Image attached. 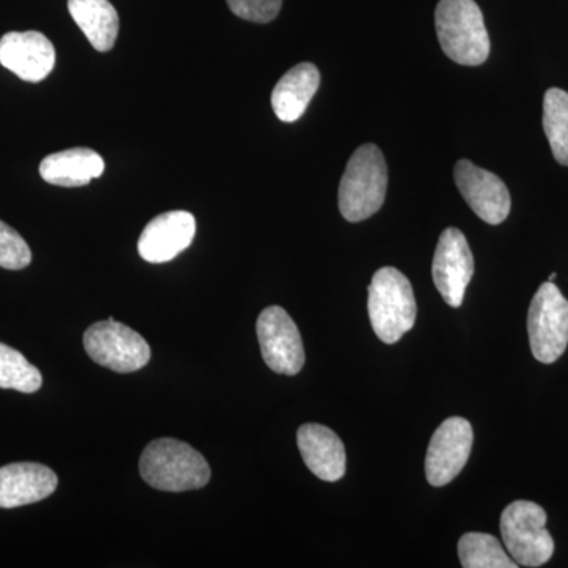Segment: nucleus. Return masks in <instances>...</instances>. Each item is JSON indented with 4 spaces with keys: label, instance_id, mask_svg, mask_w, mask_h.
<instances>
[{
    "label": "nucleus",
    "instance_id": "f3484780",
    "mask_svg": "<svg viewBox=\"0 0 568 568\" xmlns=\"http://www.w3.org/2000/svg\"><path fill=\"white\" fill-rule=\"evenodd\" d=\"M104 171L102 156L92 149L77 148L55 152L40 163V175L51 185L74 189L91 183Z\"/></svg>",
    "mask_w": 568,
    "mask_h": 568
},
{
    "label": "nucleus",
    "instance_id": "b1692460",
    "mask_svg": "<svg viewBox=\"0 0 568 568\" xmlns=\"http://www.w3.org/2000/svg\"><path fill=\"white\" fill-rule=\"evenodd\" d=\"M556 276H558V275H556V274L549 275L548 282H555Z\"/></svg>",
    "mask_w": 568,
    "mask_h": 568
},
{
    "label": "nucleus",
    "instance_id": "dca6fc26",
    "mask_svg": "<svg viewBox=\"0 0 568 568\" xmlns=\"http://www.w3.org/2000/svg\"><path fill=\"white\" fill-rule=\"evenodd\" d=\"M321 74L316 65L304 62L293 67L272 92V108L282 122H295L304 115L306 108L320 89Z\"/></svg>",
    "mask_w": 568,
    "mask_h": 568
},
{
    "label": "nucleus",
    "instance_id": "9b49d317",
    "mask_svg": "<svg viewBox=\"0 0 568 568\" xmlns=\"http://www.w3.org/2000/svg\"><path fill=\"white\" fill-rule=\"evenodd\" d=\"M454 175L459 193L478 219L488 224L506 222L511 209L506 183L469 160H459L455 164Z\"/></svg>",
    "mask_w": 568,
    "mask_h": 568
},
{
    "label": "nucleus",
    "instance_id": "f257e3e1",
    "mask_svg": "<svg viewBox=\"0 0 568 568\" xmlns=\"http://www.w3.org/2000/svg\"><path fill=\"white\" fill-rule=\"evenodd\" d=\"M140 470L145 484L160 491H192L211 480V467L203 455L171 437L153 440L144 448Z\"/></svg>",
    "mask_w": 568,
    "mask_h": 568
},
{
    "label": "nucleus",
    "instance_id": "9d476101",
    "mask_svg": "<svg viewBox=\"0 0 568 568\" xmlns=\"http://www.w3.org/2000/svg\"><path fill=\"white\" fill-rule=\"evenodd\" d=\"M474 256L467 239L457 227H447L437 242L433 260V282L444 301L459 308L474 275Z\"/></svg>",
    "mask_w": 568,
    "mask_h": 568
},
{
    "label": "nucleus",
    "instance_id": "2eb2a0df",
    "mask_svg": "<svg viewBox=\"0 0 568 568\" xmlns=\"http://www.w3.org/2000/svg\"><path fill=\"white\" fill-rule=\"evenodd\" d=\"M298 450L305 465L324 481H338L346 473V450L335 432L324 425L298 428Z\"/></svg>",
    "mask_w": 568,
    "mask_h": 568
},
{
    "label": "nucleus",
    "instance_id": "4be33fe9",
    "mask_svg": "<svg viewBox=\"0 0 568 568\" xmlns=\"http://www.w3.org/2000/svg\"><path fill=\"white\" fill-rule=\"evenodd\" d=\"M32 261V252L24 239L9 224L0 222V267L21 271Z\"/></svg>",
    "mask_w": 568,
    "mask_h": 568
},
{
    "label": "nucleus",
    "instance_id": "a211bd4d",
    "mask_svg": "<svg viewBox=\"0 0 568 568\" xmlns=\"http://www.w3.org/2000/svg\"><path fill=\"white\" fill-rule=\"evenodd\" d=\"M69 11L100 52L111 51L119 36V14L110 0H69Z\"/></svg>",
    "mask_w": 568,
    "mask_h": 568
},
{
    "label": "nucleus",
    "instance_id": "f03ea898",
    "mask_svg": "<svg viewBox=\"0 0 568 568\" xmlns=\"http://www.w3.org/2000/svg\"><path fill=\"white\" fill-rule=\"evenodd\" d=\"M387 185V163L383 152L375 144L361 145L347 162L339 182V212L347 222H364L383 207Z\"/></svg>",
    "mask_w": 568,
    "mask_h": 568
},
{
    "label": "nucleus",
    "instance_id": "20e7f679",
    "mask_svg": "<svg viewBox=\"0 0 568 568\" xmlns=\"http://www.w3.org/2000/svg\"><path fill=\"white\" fill-rule=\"evenodd\" d=\"M368 315L381 342L395 345L416 324L413 284L395 267H383L368 287Z\"/></svg>",
    "mask_w": 568,
    "mask_h": 568
},
{
    "label": "nucleus",
    "instance_id": "6ab92c4d",
    "mask_svg": "<svg viewBox=\"0 0 568 568\" xmlns=\"http://www.w3.org/2000/svg\"><path fill=\"white\" fill-rule=\"evenodd\" d=\"M458 556L465 568H517L500 541L489 534H465L458 541Z\"/></svg>",
    "mask_w": 568,
    "mask_h": 568
},
{
    "label": "nucleus",
    "instance_id": "7ed1b4c3",
    "mask_svg": "<svg viewBox=\"0 0 568 568\" xmlns=\"http://www.w3.org/2000/svg\"><path fill=\"white\" fill-rule=\"evenodd\" d=\"M435 22L437 40L447 58L467 67L487 62L489 36L474 0H439Z\"/></svg>",
    "mask_w": 568,
    "mask_h": 568
},
{
    "label": "nucleus",
    "instance_id": "39448f33",
    "mask_svg": "<svg viewBox=\"0 0 568 568\" xmlns=\"http://www.w3.org/2000/svg\"><path fill=\"white\" fill-rule=\"evenodd\" d=\"M547 511L530 500H515L500 517V534L511 559L523 567H541L555 555Z\"/></svg>",
    "mask_w": 568,
    "mask_h": 568
},
{
    "label": "nucleus",
    "instance_id": "1a4fd4ad",
    "mask_svg": "<svg viewBox=\"0 0 568 568\" xmlns=\"http://www.w3.org/2000/svg\"><path fill=\"white\" fill-rule=\"evenodd\" d=\"M474 432L463 417H450L436 429L426 452V480L433 487H444L465 469L473 450Z\"/></svg>",
    "mask_w": 568,
    "mask_h": 568
},
{
    "label": "nucleus",
    "instance_id": "423d86ee",
    "mask_svg": "<svg viewBox=\"0 0 568 568\" xmlns=\"http://www.w3.org/2000/svg\"><path fill=\"white\" fill-rule=\"evenodd\" d=\"M530 351L541 364H555L568 346V301L552 282L538 287L529 306Z\"/></svg>",
    "mask_w": 568,
    "mask_h": 568
},
{
    "label": "nucleus",
    "instance_id": "aec40b11",
    "mask_svg": "<svg viewBox=\"0 0 568 568\" xmlns=\"http://www.w3.org/2000/svg\"><path fill=\"white\" fill-rule=\"evenodd\" d=\"M544 129L556 162L568 166V93L562 89L545 93Z\"/></svg>",
    "mask_w": 568,
    "mask_h": 568
},
{
    "label": "nucleus",
    "instance_id": "412c9836",
    "mask_svg": "<svg viewBox=\"0 0 568 568\" xmlns=\"http://www.w3.org/2000/svg\"><path fill=\"white\" fill-rule=\"evenodd\" d=\"M41 373L28 358L0 343V388H13L22 394H36L40 390Z\"/></svg>",
    "mask_w": 568,
    "mask_h": 568
},
{
    "label": "nucleus",
    "instance_id": "ddd939ff",
    "mask_svg": "<svg viewBox=\"0 0 568 568\" xmlns=\"http://www.w3.org/2000/svg\"><path fill=\"white\" fill-rule=\"evenodd\" d=\"M194 234H196V220L192 213L185 211L162 213L142 231L138 252L148 263H168L192 245Z\"/></svg>",
    "mask_w": 568,
    "mask_h": 568
},
{
    "label": "nucleus",
    "instance_id": "4468645a",
    "mask_svg": "<svg viewBox=\"0 0 568 568\" xmlns=\"http://www.w3.org/2000/svg\"><path fill=\"white\" fill-rule=\"evenodd\" d=\"M58 485L54 470L39 463H14L0 467V508L40 503L50 497Z\"/></svg>",
    "mask_w": 568,
    "mask_h": 568
},
{
    "label": "nucleus",
    "instance_id": "0eeeda50",
    "mask_svg": "<svg viewBox=\"0 0 568 568\" xmlns=\"http://www.w3.org/2000/svg\"><path fill=\"white\" fill-rule=\"evenodd\" d=\"M84 349L95 364L115 373H133L151 361V346L133 328L118 321H99L84 334Z\"/></svg>",
    "mask_w": 568,
    "mask_h": 568
},
{
    "label": "nucleus",
    "instance_id": "f8f14e48",
    "mask_svg": "<svg viewBox=\"0 0 568 568\" xmlns=\"http://www.w3.org/2000/svg\"><path fill=\"white\" fill-rule=\"evenodd\" d=\"M0 63L22 81H43L55 65L54 44L41 32L6 33L0 39Z\"/></svg>",
    "mask_w": 568,
    "mask_h": 568
},
{
    "label": "nucleus",
    "instance_id": "5701e85b",
    "mask_svg": "<svg viewBox=\"0 0 568 568\" xmlns=\"http://www.w3.org/2000/svg\"><path fill=\"white\" fill-rule=\"evenodd\" d=\"M226 2L235 17L265 24L278 17L283 0H226Z\"/></svg>",
    "mask_w": 568,
    "mask_h": 568
},
{
    "label": "nucleus",
    "instance_id": "6e6552de",
    "mask_svg": "<svg viewBox=\"0 0 568 568\" xmlns=\"http://www.w3.org/2000/svg\"><path fill=\"white\" fill-rule=\"evenodd\" d=\"M265 364L278 375L294 376L304 368L305 351L297 325L282 306H268L256 323Z\"/></svg>",
    "mask_w": 568,
    "mask_h": 568
}]
</instances>
